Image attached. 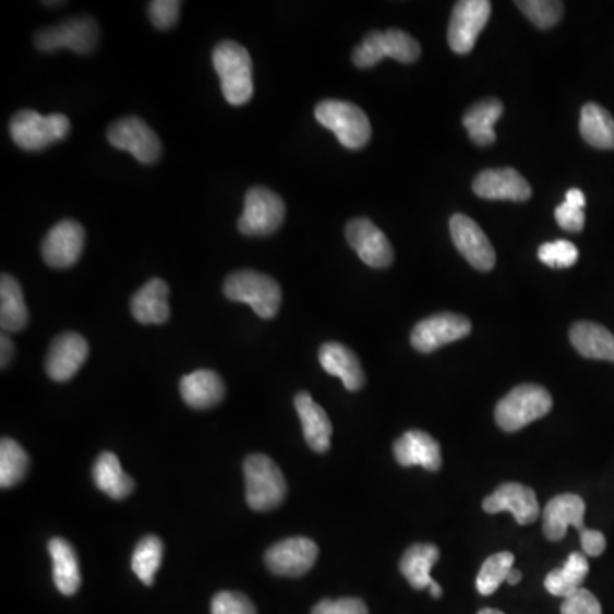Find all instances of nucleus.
<instances>
[{"label":"nucleus","mask_w":614,"mask_h":614,"mask_svg":"<svg viewBox=\"0 0 614 614\" xmlns=\"http://www.w3.org/2000/svg\"><path fill=\"white\" fill-rule=\"evenodd\" d=\"M586 502L576 493H564L552 498L543 510V532L546 540L562 541L568 526L580 532L583 555L601 556L606 550V537L601 531H592L583 526Z\"/></svg>","instance_id":"nucleus-1"},{"label":"nucleus","mask_w":614,"mask_h":614,"mask_svg":"<svg viewBox=\"0 0 614 614\" xmlns=\"http://www.w3.org/2000/svg\"><path fill=\"white\" fill-rule=\"evenodd\" d=\"M212 62L222 86L226 101L232 106H243L255 95L253 84V62L243 45L222 41L212 53Z\"/></svg>","instance_id":"nucleus-2"},{"label":"nucleus","mask_w":614,"mask_h":614,"mask_svg":"<svg viewBox=\"0 0 614 614\" xmlns=\"http://www.w3.org/2000/svg\"><path fill=\"white\" fill-rule=\"evenodd\" d=\"M552 407L553 398L549 389L538 384H522L498 401L495 422L502 431L513 434L549 416Z\"/></svg>","instance_id":"nucleus-3"},{"label":"nucleus","mask_w":614,"mask_h":614,"mask_svg":"<svg viewBox=\"0 0 614 614\" xmlns=\"http://www.w3.org/2000/svg\"><path fill=\"white\" fill-rule=\"evenodd\" d=\"M227 299L244 302L263 320L277 316L282 304V289L275 278L255 270H239L224 282Z\"/></svg>","instance_id":"nucleus-4"},{"label":"nucleus","mask_w":614,"mask_h":614,"mask_svg":"<svg viewBox=\"0 0 614 614\" xmlns=\"http://www.w3.org/2000/svg\"><path fill=\"white\" fill-rule=\"evenodd\" d=\"M246 501L251 509L266 513L282 504L287 483L282 470L265 454H253L244 461Z\"/></svg>","instance_id":"nucleus-5"},{"label":"nucleus","mask_w":614,"mask_h":614,"mask_svg":"<svg viewBox=\"0 0 614 614\" xmlns=\"http://www.w3.org/2000/svg\"><path fill=\"white\" fill-rule=\"evenodd\" d=\"M317 122L332 130L347 149L359 151L371 141L372 127L359 106L340 99H325L314 110Z\"/></svg>","instance_id":"nucleus-6"},{"label":"nucleus","mask_w":614,"mask_h":614,"mask_svg":"<svg viewBox=\"0 0 614 614\" xmlns=\"http://www.w3.org/2000/svg\"><path fill=\"white\" fill-rule=\"evenodd\" d=\"M9 132L20 149L36 153L63 141L71 132V122L62 113L44 117L33 110H21L12 117Z\"/></svg>","instance_id":"nucleus-7"},{"label":"nucleus","mask_w":614,"mask_h":614,"mask_svg":"<svg viewBox=\"0 0 614 614\" xmlns=\"http://www.w3.org/2000/svg\"><path fill=\"white\" fill-rule=\"evenodd\" d=\"M422 53L419 41L401 29L388 32H371L362 39V44L353 50L352 60L359 69H371L381 60H398L401 63H413Z\"/></svg>","instance_id":"nucleus-8"},{"label":"nucleus","mask_w":614,"mask_h":614,"mask_svg":"<svg viewBox=\"0 0 614 614\" xmlns=\"http://www.w3.org/2000/svg\"><path fill=\"white\" fill-rule=\"evenodd\" d=\"M98 23L89 16L62 21L51 28L39 29L35 35L36 48L45 53L69 48L79 56H87L98 47Z\"/></svg>","instance_id":"nucleus-9"},{"label":"nucleus","mask_w":614,"mask_h":614,"mask_svg":"<svg viewBox=\"0 0 614 614\" xmlns=\"http://www.w3.org/2000/svg\"><path fill=\"white\" fill-rule=\"evenodd\" d=\"M284 217V200L265 186H253L244 196L243 216L238 222L239 231L244 236H270L280 229Z\"/></svg>","instance_id":"nucleus-10"},{"label":"nucleus","mask_w":614,"mask_h":614,"mask_svg":"<svg viewBox=\"0 0 614 614\" xmlns=\"http://www.w3.org/2000/svg\"><path fill=\"white\" fill-rule=\"evenodd\" d=\"M490 12H492V2L489 0H461L454 5L449 29H447L450 50L459 56L470 53L478 36L489 23Z\"/></svg>","instance_id":"nucleus-11"},{"label":"nucleus","mask_w":614,"mask_h":614,"mask_svg":"<svg viewBox=\"0 0 614 614\" xmlns=\"http://www.w3.org/2000/svg\"><path fill=\"white\" fill-rule=\"evenodd\" d=\"M108 141L113 147L132 154L142 165H153L161 157V141L144 120L125 117L108 129Z\"/></svg>","instance_id":"nucleus-12"},{"label":"nucleus","mask_w":614,"mask_h":614,"mask_svg":"<svg viewBox=\"0 0 614 614\" xmlns=\"http://www.w3.org/2000/svg\"><path fill=\"white\" fill-rule=\"evenodd\" d=\"M471 333L468 317L456 313H438L425 317L411 332L413 349L422 353L435 352L444 345L462 340Z\"/></svg>","instance_id":"nucleus-13"},{"label":"nucleus","mask_w":614,"mask_h":614,"mask_svg":"<svg viewBox=\"0 0 614 614\" xmlns=\"http://www.w3.org/2000/svg\"><path fill=\"white\" fill-rule=\"evenodd\" d=\"M317 555V544L310 538H289L268 549L265 564L275 576L301 577L314 567Z\"/></svg>","instance_id":"nucleus-14"},{"label":"nucleus","mask_w":614,"mask_h":614,"mask_svg":"<svg viewBox=\"0 0 614 614\" xmlns=\"http://www.w3.org/2000/svg\"><path fill=\"white\" fill-rule=\"evenodd\" d=\"M449 229L454 244L471 266L480 272L492 270L497 256L482 227L465 214H456L450 217Z\"/></svg>","instance_id":"nucleus-15"},{"label":"nucleus","mask_w":614,"mask_h":614,"mask_svg":"<svg viewBox=\"0 0 614 614\" xmlns=\"http://www.w3.org/2000/svg\"><path fill=\"white\" fill-rule=\"evenodd\" d=\"M86 232L75 220H62L45 236L41 255L51 268H71L83 255Z\"/></svg>","instance_id":"nucleus-16"},{"label":"nucleus","mask_w":614,"mask_h":614,"mask_svg":"<svg viewBox=\"0 0 614 614\" xmlns=\"http://www.w3.org/2000/svg\"><path fill=\"white\" fill-rule=\"evenodd\" d=\"M345 236L357 255L371 268H386L393 263V246L389 239L372 220L365 217L350 220Z\"/></svg>","instance_id":"nucleus-17"},{"label":"nucleus","mask_w":614,"mask_h":614,"mask_svg":"<svg viewBox=\"0 0 614 614\" xmlns=\"http://www.w3.org/2000/svg\"><path fill=\"white\" fill-rule=\"evenodd\" d=\"M89 356V345L79 333H62L51 341L45 369L48 376L57 383H65L77 374Z\"/></svg>","instance_id":"nucleus-18"},{"label":"nucleus","mask_w":614,"mask_h":614,"mask_svg":"<svg viewBox=\"0 0 614 614\" xmlns=\"http://www.w3.org/2000/svg\"><path fill=\"white\" fill-rule=\"evenodd\" d=\"M483 510L486 514H513L517 525H532L540 517L541 509L538 504L537 492L520 483H504L492 495L483 501Z\"/></svg>","instance_id":"nucleus-19"},{"label":"nucleus","mask_w":614,"mask_h":614,"mask_svg":"<svg viewBox=\"0 0 614 614\" xmlns=\"http://www.w3.org/2000/svg\"><path fill=\"white\" fill-rule=\"evenodd\" d=\"M473 192L486 200L526 202L531 198V184L513 168L485 169L473 181Z\"/></svg>","instance_id":"nucleus-20"},{"label":"nucleus","mask_w":614,"mask_h":614,"mask_svg":"<svg viewBox=\"0 0 614 614\" xmlns=\"http://www.w3.org/2000/svg\"><path fill=\"white\" fill-rule=\"evenodd\" d=\"M396 461L405 468L422 466L426 471H438L443 466V453L437 441L423 431H408L393 446Z\"/></svg>","instance_id":"nucleus-21"},{"label":"nucleus","mask_w":614,"mask_h":614,"mask_svg":"<svg viewBox=\"0 0 614 614\" xmlns=\"http://www.w3.org/2000/svg\"><path fill=\"white\" fill-rule=\"evenodd\" d=\"M169 287L162 278H151L133 293L130 310L141 325H165L171 316Z\"/></svg>","instance_id":"nucleus-22"},{"label":"nucleus","mask_w":614,"mask_h":614,"mask_svg":"<svg viewBox=\"0 0 614 614\" xmlns=\"http://www.w3.org/2000/svg\"><path fill=\"white\" fill-rule=\"evenodd\" d=\"M293 405L301 419L302 431L308 446L316 453H326L332 446L333 426L326 411L311 398L310 393H299Z\"/></svg>","instance_id":"nucleus-23"},{"label":"nucleus","mask_w":614,"mask_h":614,"mask_svg":"<svg viewBox=\"0 0 614 614\" xmlns=\"http://www.w3.org/2000/svg\"><path fill=\"white\" fill-rule=\"evenodd\" d=\"M320 364L332 376L340 377L349 392H359L365 384L364 369L360 365V360L345 345L337 341L323 345L320 349Z\"/></svg>","instance_id":"nucleus-24"},{"label":"nucleus","mask_w":614,"mask_h":614,"mask_svg":"<svg viewBox=\"0 0 614 614\" xmlns=\"http://www.w3.org/2000/svg\"><path fill=\"white\" fill-rule=\"evenodd\" d=\"M181 398L189 407L196 410H207V408L216 407L222 401L226 395V386H224L222 377L217 372L208 371V369H200V371L186 374L180 383Z\"/></svg>","instance_id":"nucleus-25"},{"label":"nucleus","mask_w":614,"mask_h":614,"mask_svg":"<svg viewBox=\"0 0 614 614\" xmlns=\"http://www.w3.org/2000/svg\"><path fill=\"white\" fill-rule=\"evenodd\" d=\"M570 341L574 349L586 359L614 362V335L603 325L579 322L571 326Z\"/></svg>","instance_id":"nucleus-26"},{"label":"nucleus","mask_w":614,"mask_h":614,"mask_svg":"<svg viewBox=\"0 0 614 614\" xmlns=\"http://www.w3.org/2000/svg\"><path fill=\"white\" fill-rule=\"evenodd\" d=\"M438 552L437 546L431 543L413 544L401 556L399 562V571L404 574L405 579L410 582V586L417 591L423 589H431L435 580L432 579L431 570L437 564Z\"/></svg>","instance_id":"nucleus-27"},{"label":"nucleus","mask_w":614,"mask_h":614,"mask_svg":"<svg viewBox=\"0 0 614 614\" xmlns=\"http://www.w3.org/2000/svg\"><path fill=\"white\" fill-rule=\"evenodd\" d=\"M48 553L53 564V580L63 595H74L81 587L77 553L63 538H53L48 543Z\"/></svg>","instance_id":"nucleus-28"},{"label":"nucleus","mask_w":614,"mask_h":614,"mask_svg":"<svg viewBox=\"0 0 614 614\" xmlns=\"http://www.w3.org/2000/svg\"><path fill=\"white\" fill-rule=\"evenodd\" d=\"M504 105L495 98L474 103L462 117V125L468 130L471 141L477 145H490L497 141L493 125L501 120Z\"/></svg>","instance_id":"nucleus-29"},{"label":"nucleus","mask_w":614,"mask_h":614,"mask_svg":"<svg viewBox=\"0 0 614 614\" xmlns=\"http://www.w3.org/2000/svg\"><path fill=\"white\" fill-rule=\"evenodd\" d=\"M93 480L101 492L113 501H123L133 492L132 478L123 471L120 459L113 453L99 454L93 466Z\"/></svg>","instance_id":"nucleus-30"},{"label":"nucleus","mask_w":614,"mask_h":614,"mask_svg":"<svg viewBox=\"0 0 614 614\" xmlns=\"http://www.w3.org/2000/svg\"><path fill=\"white\" fill-rule=\"evenodd\" d=\"M29 314L23 289L12 275L2 274L0 280V326L4 333H17L28 325Z\"/></svg>","instance_id":"nucleus-31"},{"label":"nucleus","mask_w":614,"mask_h":614,"mask_svg":"<svg viewBox=\"0 0 614 614\" xmlns=\"http://www.w3.org/2000/svg\"><path fill=\"white\" fill-rule=\"evenodd\" d=\"M580 135L595 149H614V118L598 103H587L580 111Z\"/></svg>","instance_id":"nucleus-32"},{"label":"nucleus","mask_w":614,"mask_h":614,"mask_svg":"<svg viewBox=\"0 0 614 614\" xmlns=\"http://www.w3.org/2000/svg\"><path fill=\"white\" fill-rule=\"evenodd\" d=\"M589 574V562L583 553H571L559 568L550 571L544 579V587L556 598H568L582 589V582Z\"/></svg>","instance_id":"nucleus-33"},{"label":"nucleus","mask_w":614,"mask_h":614,"mask_svg":"<svg viewBox=\"0 0 614 614\" xmlns=\"http://www.w3.org/2000/svg\"><path fill=\"white\" fill-rule=\"evenodd\" d=\"M29 458L26 450L12 438H2L0 444V486L11 489L28 473Z\"/></svg>","instance_id":"nucleus-34"},{"label":"nucleus","mask_w":614,"mask_h":614,"mask_svg":"<svg viewBox=\"0 0 614 614\" xmlns=\"http://www.w3.org/2000/svg\"><path fill=\"white\" fill-rule=\"evenodd\" d=\"M162 552L165 546L157 537H145L139 541L132 556V570L145 586H153L154 576L161 567Z\"/></svg>","instance_id":"nucleus-35"},{"label":"nucleus","mask_w":614,"mask_h":614,"mask_svg":"<svg viewBox=\"0 0 614 614\" xmlns=\"http://www.w3.org/2000/svg\"><path fill=\"white\" fill-rule=\"evenodd\" d=\"M514 562H516V558L509 552L495 553V555L489 556L483 562L477 577L478 592L482 595H490L497 591L502 583L507 582V576L514 568Z\"/></svg>","instance_id":"nucleus-36"},{"label":"nucleus","mask_w":614,"mask_h":614,"mask_svg":"<svg viewBox=\"0 0 614 614\" xmlns=\"http://www.w3.org/2000/svg\"><path fill=\"white\" fill-rule=\"evenodd\" d=\"M516 5L540 29L553 28L564 16V4L558 0H519Z\"/></svg>","instance_id":"nucleus-37"},{"label":"nucleus","mask_w":614,"mask_h":614,"mask_svg":"<svg viewBox=\"0 0 614 614\" xmlns=\"http://www.w3.org/2000/svg\"><path fill=\"white\" fill-rule=\"evenodd\" d=\"M538 258L550 268H570L579 260V250L570 241L558 239V241H552V243H544L538 250Z\"/></svg>","instance_id":"nucleus-38"},{"label":"nucleus","mask_w":614,"mask_h":614,"mask_svg":"<svg viewBox=\"0 0 614 614\" xmlns=\"http://www.w3.org/2000/svg\"><path fill=\"white\" fill-rule=\"evenodd\" d=\"M212 614H256L255 606L241 592H219L212 599Z\"/></svg>","instance_id":"nucleus-39"},{"label":"nucleus","mask_w":614,"mask_h":614,"mask_svg":"<svg viewBox=\"0 0 614 614\" xmlns=\"http://www.w3.org/2000/svg\"><path fill=\"white\" fill-rule=\"evenodd\" d=\"M181 2L178 0H154L149 2V17L159 29H171L180 20Z\"/></svg>","instance_id":"nucleus-40"},{"label":"nucleus","mask_w":614,"mask_h":614,"mask_svg":"<svg viewBox=\"0 0 614 614\" xmlns=\"http://www.w3.org/2000/svg\"><path fill=\"white\" fill-rule=\"evenodd\" d=\"M562 614H603V607L595 595L582 587L579 591L565 598Z\"/></svg>","instance_id":"nucleus-41"},{"label":"nucleus","mask_w":614,"mask_h":614,"mask_svg":"<svg viewBox=\"0 0 614 614\" xmlns=\"http://www.w3.org/2000/svg\"><path fill=\"white\" fill-rule=\"evenodd\" d=\"M311 614H369V610L362 599H323L322 603L313 607Z\"/></svg>","instance_id":"nucleus-42"},{"label":"nucleus","mask_w":614,"mask_h":614,"mask_svg":"<svg viewBox=\"0 0 614 614\" xmlns=\"http://www.w3.org/2000/svg\"><path fill=\"white\" fill-rule=\"evenodd\" d=\"M555 219L558 226L568 232H580L583 229V224H586L583 208L568 204V202H564V204L556 207Z\"/></svg>","instance_id":"nucleus-43"},{"label":"nucleus","mask_w":614,"mask_h":614,"mask_svg":"<svg viewBox=\"0 0 614 614\" xmlns=\"http://www.w3.org/2000/svg\"><path fill=\"white\" fill-rule=\"evenodd\" d=\"M0 344H2V359H0V362H2V369H5L11 364L12 356H14V345H12L11 338L8 337V333L2 335Z\"/></svg>","instance_id":"nucleus-44"},{"label":"nucleus","mask_w":614,"mask_h":614,"mask_svg":"<svg viewBox=\"0 0 614 614\" xmlns=\"http://www.w3.org/2000/svg\"><path fill=\"white\" fill-rule=\"evenodd\" d=\"M565 202L568 204L577 205V207H586V195H583L582 190L571 189L568 190L567 195H565Z\"/></svg>","instance_id":"nucleus-45"},{"label":"nucleus","mask_w":614,"mask_h":614,"mask_svg":"<svg viewBox=\"0 0 614 614\" xmlns=\"http://www.w3.org/2000/svg\"><path fill=\"white\" fill-rule=\"evenodd\" d=\"M520 579H522V574H520L519 570H516V568H513L509 576H507V583H510V586H517V583L520 582Z\"/></svg>","instance_id":"nucleus-46"},{"label":"nucleus","mask_w":614,"mask_h":614,"mask_svg":"<svg viewBox=\"0 0 614 614\" xmlns=\"http://www.w3.org/2000/svg\"><path fill=\"white\" fill-rule=\"evenodd\" d=\"M431 594L432 598H441V595H443V587L438 586V583L435 582L434 586H431Z\"/></svg>","instance_id":"nucleus-47"},{"label":"nucleus","mask_w":614,"mask_h":614,"mask_svg":"<svg viewBox=\"0 0 614 614\" xmlns=\"http://www.w3.org/2000/svg\"><path fill=\"white\" fill-rule=\"evenodd\" d=\"M478 614H504V613H502V611L498 610H492V607H486V610H482Z\"/></svg>","instance_id":"nucleus-48"}]
</instances>
